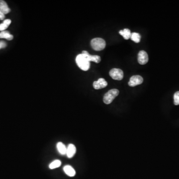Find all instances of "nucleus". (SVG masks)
Returning a JSON list of instances; mask_svg holds the SVG:
<instances>
[{
	"instance_id": "9",
	"label": "nucleus",
	"mask_w": 179,
	"mask_h": 179,
	"mask_svg": "<svg viewBox=\"0 0 179 179\" xmlns=\"http://www.w3.org/2000/svg\"><path fill=\"white\" fill-rule=\"evenodd\" d=\"M76 152V148L75 146L73 144H69L67 147L66 154L69 158H71L75 154Z\"/></svg>"
},
{
	"instance_id": "22",
	"label": "nucleus",
	"mask_w": 179,
	"mask_h": 179,
	"mask_svg": "<svg viewBox=\"0 0 179 179\" xmlns=\"http://www.w3.org/2000/svg\"><path fill=\"white\" fill-rule=\"evenodd\" d=\"M1 45H0V49H1Z\"/></svg>"
},
{
	"instance_id": "13",
	"label": "nucleus",
	"mask_w": 179,
	"mask_h": 179,
	"mask_svg": "<svg viewBox=\"0 0 179 179\" xmlns=\"http://www.w3.org/2000/svg\"><path fill=\"white\" fill-rule=\"evenodd\" d=\"M119 34L123 37L125 39H130L131 33L129 29H125L123 30H121L119 32Z\"/></svg>"
},
{
	"instance_id": "14",
	"label": "nucleus",
	"mask_w": 179,
	"mask_h": 179,
	"mask_svg": "<svg viewBox=\"0 0 179 179\" xmlns=\"http://www.w3.org/2000/svg\"><path fill=\"white\" fill-rule=\"evenodd\" d=\"M13 35L10 34L8 31H3L0 32V39H6L7 40H11L13 39Z\"/></svg>"
},
{
	"instance_id": "4",
	"label": "nucleus",
	"mask_w": 179,
	"mask_h": 179,
	"mask_svg": "<svg viewBox=\"0 0 179 179\" xmlns=\"http://www.w3.org/2000/svg\"><path fill=\"white\" fill-rule=\"evenodd\" d=\"M110 75L114 80H122L123 78V72L120 69L114 68L110 72Z\"/></svg>"
},
{
	"instance_id": "21",
	"label": "nucleus",
	"mask_w": 179,
	"mask_h": 179,
	"mask_svg": "<svg viewBox=\"0 0 179 179\" xmlns=\"http://www.w3.org/2000/svg\"><path fill=\"white\" fill-rule=\"evenodd\" d=\"M4 18H5V14H4L3 13L0 11V19L3 20Z\"/></svg>"
},
{
	"instance_id": "1",
	"label": "nucleus",
	"mask_w": 179,
	"mask_h": 179,
	"mask_svg": "<svg viewBox=\"0 0 179 179\" xmlns=\"http://www.w3.org/2000/svg\"><path fill=\"white\" fill-rule=\"evenodd\" d=\"M76 62L77 65L82 70L87 71L89 69L90 63L86 56L83 54L78 55L76 58Z\"/></svg>"
},
{
	"instance_id": "19",
	"label": "nucleus",
	"mask_w": 179,
	"mask_h": 179,
	"mask_svg": "<svg viewBox=\"0 0 179 179\" xmlns=\"http://www.w3.org/2000/svg\"><path fill=\"white\" fill-rule=\"evenodd\" d=\"M3 23H4V24H6L7 26H10V24H11V21L9 19H6V20L4 21Z\"/></svg>"
},
{
	"instance_id": "17",
	"label": "nucleus",
	"mask_w": 179,
	"mask_h": 179,
	"mask_svg": "<svg viewBox=\"0 0 179 179\" xmlns=\"http://www.w3.org/2000/svg\"><path fill=\"white\" fill-rule=\"evenodd\" d=\"M174 100L175 105H179V91L175 93L174 95Z\"/></svg>"
},
{
	"instance_id": "3",
	"label": "nucleus",
	"mask_w": 179,
	"mask_h": 179,
	"mask_svg": "<svg viewBox=\"0 0 179 179\" xmlns=\"http://www.w3.org/2000/svg\"><path fill=\"white\" fill-rule=\"evenodd\" d=\"M119 94V91L117 89L110 90L105 95L103 98L104 102L106 104H110L113 101Z\"/></svg>"
},
{
	"instance_id": "6",
	"label": "nucleus",
	"mask_w": 179,
	"mask_h": 179,
	"mask_svg": "<svg viewBox=\"0 0 179 179\" xmlns=\"http://www.w3.org/2000/svg\"><path fill=\"white\" fill-rule=\"evenodd\" d=\"M148 61V56L146 51L141 50L138 54V62L141 65L146 64Z\"/></svg>"
},
{
	"instance_id": "12",
	"label": "nucleus",
	"mask_w": 179,
	"mask_h": 179,
	"mask_svg": "<svg viewBox=\"0 0 179 179\" xmlns=\"http://www.w3.org/2000/svg\"><path fill=\"white\" fill-rule=\"evenodd\" d=\"M56 147L58 151L61 155H66L67 151V147H66L65 144L61 142H59L57 143Z\"/></svg>"
},
{
	"instance_id": "2",
	"label": "nucleus",
	"mask_w": 179,
	"mask_h": 179,
	"mask_svg": "<svg viewBox=\"0 0 179 179\" xmlns=\"http://www.w3.org/2000/svg\"><path fill=\"white\" fill-rule=\"evenodd\" d=\"M91 47L93 49L96 51H101L106 47L105 40L101 38H95L91 42Z\"/></svg>"
},
{
	"instance_id": "18",
	"label": "nucleus",
	"mask_w": 179,
	"mask_h": 179,
	"mask_svg": "<svg viewBox=\"0 0 179 179\" xmlns=\"http://www.w3.org/2000/svg\"><path fill=\"white\" fill-rule=\"evenodd\" d=\"M8 26H7L6 24H5L4 23L0 24V31H2V32L5 31V29H6L8 27Z\"/></svg>"
},
{
	"instance_id": "8",
	"label": "nucleus",
	"mask_w": 179,
	"mask_h": 179,
	"mask_svg": "<svg viewBox=\"0 0 179 179\" xmlns=\"http://www.w3.org/2000/svg\"><path fill=\"white\" fill-rule=\"evenodd\" d=\"M82 54L84 55L88 61H93L96 63H99L101 61V57L98 55H91L87 51H83Z\"/></svg>"
},
{
	"instance_id": "15",
	"label": "nucleus",
	"mask_w": 179,
	"mask_h": 179,
	"mask_svg": "<svg viewBox=\"0 0 179 179\" xmlns=\"http://www.w3.org/2000/svg\"><path fill=\"white\" fill-rule=\"evenodd\" d=\"M61 165V162L60 160H55L50 164L49 167L50 169H54L55 168H58Z\"/></svg>"
},
{
	"instance_id": "5",
	"label": "nucleus",
	"mask_w": 179,
	"mask_h": 179,
	"mask_svg": "<svg viewBox=\"0 0 179 179\" xmlns=\"http://www.w3.org/2000/svg\"><path fill=\"white\" fill-rule=\"evenodd\" d=\"M143 82V79L141 76H133L130 79L128 82V85L130 87H135L140 85Z\"/></svg>"
},
{
	"instance_id": "20",
	"label": "nucleus",
	"mask_w": 179,
	"mask_h": 179,
	"mask_svg": "<svg viewBox=\"0 0 179 179\" xmlns=\"http://www.w3.org/2000/svg\"><path fill=\"white\" fill-rule=\"evenodd\" d=\"M0 45L1 47V48H4L6 47V44L5 42L1 41V42H0Z\"/></svg>"
},
{
	"instance_id": "16",
	"label": "nucleus",
	"mask_w": 179,
	"mask_h": 179,
	"mask_svg": "<svg viewBox=\"0 0 179 179\" xmlns=\"http://www.w3.org/2000/svg\"><path fill=\"white\" fill-rule=\"evenodd\" d=\"M130 39L133 42L136 43H139L140 41L141 36L139 34L136 32H133L131 33Z\"/></svg>"
},
{
	"instance_id": "7",
	"label": "nucleus",
	"mask_w": 179,
	"mask_h": 179,
	"mask_svg": "<svg viewBox=\"0 0 179 179\" xmlns=\"http://www.w3.org/2000/svg\"><path fill=\"white\" fill-rule=\"evenodd\" d=\"M107 83L103 78H100L98 81H95L93 83V87L96 90L101 89L107 86Z\"/></svg>"
},
{
	"instance_id": "10",
	"label": "nucleus",
	"mask_w": 179,
	"mask_h": 179,
	"mask_svg": "<svg viewBox=\"0 0 179 179\" xmlns=\"http://www.w3.org/2000/svg\"><path fill=\"white\" fill-rule=\"evenodd\" d=\"M63 170L66 174L69 177H74L76 175V171L72 166L66 165L63 168Z\"/></svg>"
},
{
	"instance_id": "11",
	"label": "nucleus",
	"mask_w": 179,
	"mask_h": 179,
	"mask_svg": "<svg viewBox=\"0 0 179 179\" xmlns=\"http://www.w3.org/2000/svg\"><path fill=\"white\" fill-rule=\"evenodd\" d=\"M0 11L4 14H7L11 11L6 2L3 0H0Z\"/></svg>"
}]
</instances>
